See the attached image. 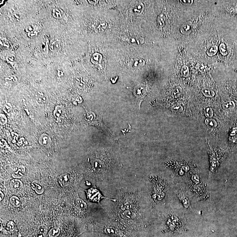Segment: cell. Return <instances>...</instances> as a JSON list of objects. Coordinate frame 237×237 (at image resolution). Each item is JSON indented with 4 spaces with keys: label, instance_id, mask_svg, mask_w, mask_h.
Listing matches in <instances>:
<instances>
[{
    "label": "cell",
    "instance_id": "obj_1",
    "mask_svg": "<svg viewBox=\"0 0 237 237\" xmlns=\"http://www.w3.org/2000/svg\"><path fill=\"white\" fill-rule=\"evenodd\" d=\"M86 191L87 192V197L89 200L94 202H97L99 203L100 199L103 198V196L101 195L98 190L95 187L91 188L88 191Z\"/></svg>",
    "mask_w": 237,
    "mask_h": 237
},
{
    "label": "cell",
    "instance_id": "obj_2",
    "mask_svg": "<svg viewBox=\"0 0 237 237\" xmlns=\"http://www.w3.org/2000/svg\"><path fill=\"white\" fill-rule=\"evenodd\" d=\"M33 189L34 190L38 195H41L44 192V188L40 181L35 180L33 181L31 184Z\"/></svg>",
    "mask_w": 237,
    "mask_h": 237
},
{
    "label": "cell",
    "instance_id": "obj_3",
    "mask_svg": "<svg viewBox=\"0 0 237 237\" xmlns=\"http://www.w3.org/2000/svg\"><path fill=\"white\" fill-rule=\"evenodd\" d=\"M193 25L192 23L190 21L187 22L182 25L181 27V33L185 35H188L191 32L192 30Z\"/></svg>",
    "mask_w": 237,
    "mask_h": 237
},
{
    "label": "cell",
    "instance_id": "obj_4",
    "mask_svg": "<svg viewBox=\"0 0 237 237\" xmlns=\"http://www.w3.org/2000/svg\"><path fill=\"white\" fill-rule=\"evenodd\" d=\"M59 182L62 188L67 186L69 184V176L68 174H63L59 177Z\"/></svg>",
    "mask_w": 237,
    "mask_h": 237
},
{
    "label": "cell",
    "instance_id": "obj_5",
    "mask_svg": "<svg viewBox=\"0 0 237 237\" xmlns=\"http://www.w3.org/2000/svg\"><path fill=\"white\" fill-rule=\"evenodd\" d=\"M60 48V41L58 40L52 41L50 44V48L52 52H58Z\"/></svg>",
    "mask_w": 237,
    "mask_h": 237
},
{
    "label": "cell",
    "instance_id": "obj_6",
    "mask_svg": "<svg viewBox=\"0 0 237 237\" xmlns=\"http://www.w3.org/2000/svg\"><path fill=\"white\" fill-rule=\"evenodd\" d=\"M145 64V61L141 59H135L132 61V66L135 69H139L143 67Z\"/></svg>",
    "mask_w": 237,
    "mask_h": 237
},
{
    "label": "cell",
    "instance_id": "obj_7",
    "mask_svg": "<svg viewBox=\"0 0 237 237\" xmlns=\"http://www.w3.org/2000/svg\"><path fill=\"white\" fill-rule=\"evenodd\" d=\"M178 197H179L180 199H181V202L184 204L185 207L188 208L190 206V203L188 201V199L185 196L184 194L182 191H179L178 192Z\"/></svg>",
    "mask_w": 237,
    "mask_h": 237
},
{
    "label": "cell",
    "instance_id": "obj_8",
    "mask_svg": "<svg viewBox=\"0 0 237 237\" xmlns=\"http://www.w3.org/2000/svg\"><path fill=\"white\" fill-rule=\"evenodd\" d=\"M25 171V169L24 166H21L19 167L18 171L13 173L12 174L13 177L16 179H20L23 176V174Z\"/></svg>",
    "mask_w": 237,
    "mask_h": 237
},
{
    "label": "cell",
    "instance_id": "obj_9",
    "mask_svg": "<svg viewBox=\"0 0 237 237\" xmlns=\"http://www.w3.org/2000/svg\"><path fill=\"white\" fill-rule=\"evenodd\" d=\"M11 186L14 188H22L23 187V183L21 181L18 179H15L11 181L10 182Z\"/></svg>",
    "mask_w": 237,
    "mask_h": 237
},
{
    "label": "cell",
    "instance_id": "obj_10",
    "mask_svg": "<svg viewBox=\"0 0 237 237\" xmlns=\"http://www.w3.org/2000/svg\"><path fill=\"white\" fill-rule=\"evenodd\" d=\"M60 233V229L58 227H54L51 229L48 232V235L50 237H57Z\"/></svg>",
    "mask_w": 237,
    "mask_h": 237
},
{
    "label": "cell",
    "instance_id": "obj_11",
    "mask_svg": "<svg viewBox=\"0 0 237 237\" xmlns=\"http://www.w3.org/2000/svg\"><path fill=\"white\" fill-rule=\"evenodd\" d=\"M205 123L207 126H209L210 127L215 128L217 126V122L213 119L207 118L205 120Z\"/></svg>",
    "mask_w": 237,
    "mask_h": 237
},
{
    "label": "cell",
    "instance_id": "obj_12",
    "mask_svg": "<svg viewBox=\"0 0 237 237\" xmlns=\"http://www.w3.org/2000/svg\"><path fill=\"white\" fill-rule=\"evenodd\" d=\"M202 92L204 95L208 98H212L215 95L214 91L207 88H204L202 90Z\"/></svg>",
    "mask_w": 237,
    "mask_h": 237
},
{
    "label": "cell",
    "instance_id": "obj_13",
    "mask_svg": "<svg viewBox=\"0 0 237 237\" xmlns=\"http://www.w3.org/2000/svg\"><path fill=\"white\" fill-rule=\"evenodd\" d=\"M10 202L13 206L15 207H20L21 205V202L19 198L16 196H13L10 198Z\"/></svg>",
    "mask_w": 237,
    "mask_h": 237
},
{
    "label": "cell",
    "instance_id": "obj_14",
    "mask_svg": "<svg viewBox=\"0 0 237 237\" xmlns=\"http://www.w3.org/2000/svg\"><path fill=\"white\" fill-rule=\"evenodd\" d=\"M102 56L98 53L94 54L93 55L91 59V62L94 64H98L101 61Z\"/></svg>",
    "mask_w": 237,
    "mask_h": 237
},
{
    "label": "cell",
    "instance_id": "obj_15",
    "mask_svg": "<svg viewBox=\"0 0 237 237\" xmlns=\"http://www.w3.org/2000/svg\"><path fill=\"white\" fill-rule=\"evenodd\" d=\"M218 48L216 45H213L207 51V55L209 56H212L216 54L217 52Z\"/></svg>",
    "mask_w": 237,
    "mask_h": 237
},
{
    "label": "cell",
    "instance_id": "obj_16",
    "mask_svg": "<svg viewBox=\"0 0 237 237\" xmlns=\"http://www.w3.org/2000/svg\"><path fill=\"white\" fill-rule=\"evenodd\" d=\"M76 203L77 206L80 209H85L87 207V205L84 202V201L80 198H77L76 199Z\"/></svg>",
    "mask_w": 237,
    "mask_h": 237
},
{
    "label": "cell",
    "instance_id": "obj_17",
    "mask_svg": "<svg viewBox=\"0 0 237 237\" xmlns=\"http://www.w3.org/2000/svg\"><path fill=\"white\" fill-rule=\"evenodd\" d=\"M165 16L163 14H161L159 15L157 18V23L158 25L160 27H163L165 23Z\"/></svg>",
    "mask_w": 237,
    "mask_h": 237
},
{
    "label": "cell",
    "instance_id": "obj_18",
    "mask_svg": "<svg viewBox=\"0 0 237 237\" xmlns=\"http://www.w3.org/2000/svg\"><path fill=\"white\" fill-rule=\"evenodd\" d=\"M206 117L208 118H211L213 117V110L211 107H207L205 110L204 111Z\"/></svg>",
    "mask_w": 237,
    "mask_h": 237
},
{
    "label": "cell",
    "instance_id": "obj_19",
    "mask_svg": "<svg viewBox=\"0 0 237 237\" xmlns=\"http://www.w3.org/2000/svg\"><path fill=\"white\" fill-rule=\"evenodd\" d=\"M223 108L226 110H230L234 108L235 104L233 101H228L226 102L223 105Z\"/></svg>",
    "mask_w": 237,
    "mask_h": 237
},
{
    "label": "cell",
    "instance_id": "obj_20",
    "mask_svg": "<svg viewBox=\"0 0 237 237\" xmlns=\"http://www.w3.org/2000/svg\"><path fill=\"white\" fill-rule=\"evenodd\" d=\"M181 74L184 77H188L189 75V70L188 66H183L181 68Z\"/></svg>",
    "mask_w": 237,
    "mask_h": 237
},
{
    "label": "cell",
    "instance_id": "obj_21",
    "mask_svg": "<svg viewBox=\"0 0 237 237\" xmlns=\"http://www.w3.org/2000/svg\"><path fill=\"white\" fill-rule=\"evenodd\" d=\"M62 11L59 9H54L53 10V15L55 18H60L62 17Z\"/></svg>",
    "mask_w": 237,
    "mask_h": 237
},
{
    "label": "cell",
    "instance_id": "obj_22",
    "mask_svg": "<svg viewBox=\"0 0 237 237\" xmlns=\"http://www.w3.org/2000/svg\"><path fill=\"white\" fill-rule=\"evenodd\" d=\"M220 53L223 56H226L227 55L228 52H227V49L226 48V45H225V44L222 43L221 44H220Z\"/></svg>",
    "mask_w": 237,
    "mask_h": 237
},
{
    "label": "cell",
    "instance_id": "obj_23",
    "mask_svg": "<svg viewBox=\"0 0 237 237\" xmlns=\"http://www.w3.org/2000/svg\"><path fill=\"white\" fill-rule=\"evenodd\" d=\"M41 47L42 52H44V53H47L48 52V45L47 44V43H45L44 42H43Z\"/></svg>",
    "mask_w": 237,
    "mask_h": 237
},
{
    "label": "cell",
    "instance_id": "obj_24",
    "mask_svg": "<svg viewBox=\"0 0 237 237\" xmlns=\"http://www.w3.org/2000/svg\"><path fill=\"white\" fill-rule=\"evenodd\" d=\"M180 1L183 4L186 5H190L191 4H192V3L193 2V1H189V0H181Z\"/></svg>",
    "mask_w": 237,
    "mask_h": 237
},
{
    "label": "cell",
    "instance_id": "obj_25",
    "mask_svg": "<svg viewBox=\"0 0 237 237\" xmlns=\"http://www.w3.org/2000/svg\"><path fill=\"white\" fill-rule=\"evenodd\" d=\"M28 36L29 37H36L37 36V33L36 31H33L32 32L30 33H28Z\"/></svg>",
    "mask_w": 237,
    "mask_h": 237
},
{
    "label": "cell",
    "instance_id": "obj_26",
    "mask_svg": "<svg viewBox=\"0 0 237 237\" xmlns=\"http://www.w3.org/2000/svg\"><path fill=\"white\" fill-rule=\"evenodd\" d=\"M34 30V27H33L31 25H29L28 27H27L26 29H25V31L28 32V33H30L32 32L33 31V30Z\"/></svg>",
    "mask_w": 237,
    "mask_h": 237
},
{
    "label": "cell",
    "instance_id": "obj_27",
    "mask_svg": "<svg viewBox=\"0 0 237 237\" xmlns=\"http://www.w3.org/2000/svg\"><path fill=\"white\" fill-rule=\"evenodd\" d=\"M174 108L175 110H177V111L179 112H182L183 110L182 107L181 106V105H178L177 106L175 107Z\"/></svg>",
    "mask_w": 237,
    "mask_h": 237
},
{
    "label": "cell",
    "instance_id": "obj_28",
    "mask_svg": "<svg viewBox=\"0 0 237 237\" xmlns=\"http://www.w3.org/2000/svg\"><path fill=\"white\" fill-rule=\"evenodd\" d=\"M1 192V198H0V201H2V200L3 199L4 197V194L3 193V192H2V191H0Z\"/></svg>",
    "mask_w": 237,
    "mask_h": 237
}]
</instances>
